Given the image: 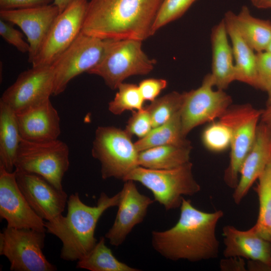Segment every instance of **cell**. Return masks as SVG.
Here are the masks:
<instances>
[{
  "mask_svg": "<svg viewBox=\"0 0 271 271\" xmlns=\"http://www.w3.org/2000/svg\"><path fill=\"white\" fill-rule=\"evenodd\" d=\"M180 208V217L174 226L166 230L152 231L154 249L173 261L197 262L217 258L219 242L216 228L223 212L202 211L184 197Z\"/></svg>",
  "mask_w": 271,
  "mask_h": 271,
  "instance_id": "obj_1",
  "label": "cell"
},
{
  "mask_svg": "<svg viewBox=\"0 0 271 271\" xmlns=\"http://www.w3.org/2000/svg\"><path fill=\"white\" fill-rule=\"evenodd\" d=\"M163 0H90L81 32L106 39L143 41L153 35V25Z\"/></svg>",
  "mask_w": 271,
  "mask_h": 271,
  "instance_id": "obj_2",
  "label": "cell"
},
{
  "mask_svg": "<svg viewBox=\"0 0 271 271\" xmlns=\"http://www.w3.org/2000/svg\"><path fill=\"white\" fill-rule=\"evenodd\" d=\"M120 199V191L112 197L102 192L96 205L90 206L81 200L78 193L69 197L66 216L61 214L45 222L46 231L62 243V259L79 260L90 252L97 242L94 233L99 218L108 208L118 206Z\"/></svg>",
  "mask_w": 271,
  "mask_h": 271,
  "instance_id": "obj_3",
  "label": "cell"
},
{
  "mask_svg": "<svg viewBox=\"0 0 271 271\" xmlns=\"http://www.w3.org/2000/svg\"><path fill=\"white\" fill-rule=\"evenodd\" d=\"M104 54L87 73L101 77L106 85L116 89L127 78L144 75L154 69L155 61L142 49V42L135 39H106Z\"/></svg>",
  "mask_w": 271,
  "mask_h": 271,
  "instance_id": "obj_4",
  "label": "cell"
},
{
  "mask_svg": "<svg viewBox=\"0 0 271 271\" xmlns=\"http://www.w3.org/2000/svg\"><path fill=\"white\" fill-rule=\"evenodd\" d=\"M189 161L176 168L155 170L138 166L131 171L124 181L138 182L150 190L154 200L166 210L180 207L183 195L193 196L201 190L192 172Z\"/></svg>",
  "mask_w": 271,
  "mask_h": 271,
  "instance_id": "obj_5",
  "label": "cell"
},
{
  "mask_svg": "<svg viewBox=\"0 0 271 271\" xmlns=\"http://www.w3.org/2000/svg\"><path fill=\"white\" fill-rule=\"evenodd\" d=\"M69 156L68 146L58 139L37 142L22 138L15 168L18 171L40 175L57 189L63 190V178L70 165Z\"/></svg>",
  "mask_w": 271,
  "mask_h": 271,
  "instance_id": "obj_6",
  "label": "cell"
},
{
  "mask_svg": "<svg viewBox=\"0 0 271 271\" xmlns=\"http://www.w3.org/2000/svg\"><path fill=\"white\" fill-rule=\"evenodd\" d=\"M125 130L114 126H99L95 131L92 155L101 164L103 179L115 178L124 180L139 166V152Z\"/></svg>",
  "mask_w": 271,
  "mask_h": 271,
  "instance_id": "obj_7",
  "label": "cell"
},
{
  "mask_svg": "<svg viewBox=\"0 0 271 271\" xmlns=\"http://www.w3.org/2000/svg\"><path fill=\"white\" fill-rule=\"evenodd\" d=\"M262 110L248 103L231 105L218 119L231 129L230 161L224 181L230 188L237 186L242 163L254 142Z\"/></svg>",
  "mask_w": 271,
  "mask_h": 271,
  "instance_id": "obj_8",
  "label": "cell"
},
{
  "mask_svg": "<svg viewBox=\"0 0 271 271\" xmlns=\"http://www.w3.org/2000/svg\"><path fill=\"white\" fill-rule=\"evenodd\" d=\"M45 232L7 227L0 233V254L13 271H55L43 252Z\"/></svg>",
  "mask_w": 271,
  "mask_h": 271,
  "instance_id": "obj_9",
  "label": "cell"
},
{
  "mask_svg": "<svg viewBox=\"0 0 271 271\" xmlns=\"http://www.w3.org/2000/svg\"><path fill=\"white\" fill-rule=\"evenodd\" d=\"M106 41L80 32L51 65L54 72L53 95L63 92L73 78L87 72L98 64L104 54Z\"/></svg>",
  "mask_w": 271,
  "mask_h": 271,
  "instance_id": "obj_10",
  "label": "cell"
},
{
  "mask_svg": "<svg viewBox=\"0 0 271 271\" xmlns=\"http://www.w3.org/2000/svg\"><path fill=\"white\" fill-rule=\"evenodd\" d=\"M210 73L205 75L200 87L185 92L181 110L183 134L195 127L219 119L232 105V98L223 90H214Z\"/></svg>",
  "mask_w": 271,
  "mask_h": 271,
  "instance_id": "obj_11",
  "label": "cell"
},
{
  "mask_svg": "<svg viewBox=\"0 0 271 271\" xmlns=\"http://www.w3.org/2000/svg\"><path fill=\"white\" fill-rule=\"evenodd\" d=\"M87 0H75L59 13L52 25L32 67L51 66L80 33Z\"/></svg>",
  "mask_w": 271,
  "mask_h": 271,
  "instance_id": "obj_12",
  "label": "cell"
},
{
  "mask_svg": "<svg viewBox=\"0 0 271 271\" xmlns=\"http://www.w3.org/2000/svg\"><path fill=\"white\" fill-rule=\"evenodd\" d=\"M53 88L52 66L32 67L19 74L4 92L0 101L18 114L50 99Z\"/></svg>",
  "mask_w": 271,
  "mask_h": 271,
  "instance_id": "obj_13",
  "label": "cell"
},
{
  "mask_svg": "<svg viewBox=\"0 0 271 271\" xmlns=\"http://www.w3.org/2000/svg\"><path fill=\"white\" fill-rule=\"evenodd\" d=\"M0 216L7 227L46 232L43 219L31 208L20 190L15 171L0 166Z\"/></svg>",
  "mask_w": 271,
  "mask_h": 271,
  "instance_id": "obj_14",
  "label": "cell"
},
{
  "mask_svg": "<svg viewBox=\"0 0 271 271\" xmlns=\"http://www.w3.org/2000/svg\"><path fill=\"white\" fill-rule=\"evenodd\" d=\"M18 185L33 210L42 219L51 221L62 214L67 194L42 176L15 170Z\"/></svg>",
  "mask_w": 271,
  "mask_h": 271,
  "instance_id": "obj_15",
  "label": "cell"
},
{
  "mask_svg": "<svg viewBox=\"0 0 271 271\" xmlns=\"http://www.w3.org/2000/svg\"><path fill=\"white\" fill-rule=\"evenodd\" d=\"M59 13L58 8L52 3L25 9L0 10V18L19 27L25 35L30 45L28 61L32 63Z\"/></svg>",
  "mask_w": 271,
  "mask_h": 271,
  "instance_id": "obj_16",
  "label": "cell"
},
{
  "mask_svg": "<svg viewBox=\"0 0 271 271\" xmlns=\"http://www.w3.org/2000/svg\"><path fill=\"white\" fill-rule=\"evenodd\" d=\"M120 192L115 219L105 235L110 244L115 246L121 245L133 227L143 221L149 207L155 201L141 194L132 180L125 181Z\"/></svg>",
  "mask_w": 271,
  "mask_h": 271,
  "instance_id": "obj_17",
  "label": "cell"
},
{
  "mask_svg": "<svg viewBox=\"0 0 271 271\" xmlns=\"http://www.w3.org/2000/svg\"><path fill=\"white\" fill-rule=\"evenodd\" d=\"M271 160V128L260 121L252 146L241 166L232 198L239 204Z\"/></svg>",
  "mask_w": 271,
  "mask_h": 271,
  "instance_id": "obj_18",
  "label": "cell"
},
{
  "mask_svg": "<svg viewBox=\"0 0 271 271\" xmlns=\"http://www.w3.org/2000/svg\"><path fill=\"white\" fill-rule=\"evenodd\" d=\"M16 114L23 139L37 142L58 139L60 118L50 99Z\"/></svg>",
  "mask_w": 271,
  "mask_h": 271,
  "instance_id": "obj_19",
  "label": "cell"
},
{
  "mask_svg": "<svg viewBox=\"0 0 271 271\" xmlns=\"http://www.w3.org/2000/svg\"><path fill=\"white\" fill-rule=\"evenodd\" d=\"M226 258H245L267 264L271 259V242L261 236L252 226L247 230H240L227 225L222 229Z\"/></svg>",
  "mask_w": 271,
  "mask_h": 271,
  "instance_id": "obj_20",
  "label": "cell"
},
{
  "mask_svg": "<svg viewBox=\"0 0 271 271\" xmlns=\"http://www.w3.org/2000/svg\"><path fill=\"white\" fill-rule=\"evenodd\" d=\"M223 19L212 28L211 34L212 65L210 73L214 86L224 90L235 81V70L231 46Z\"/></svg>",
  "mask_w": 271,
  "mask_h": 271,
  "instance_id": "obj_21",
  "label": "cell"
},
{
  "mask_svg": "<svg viewBox=\"0 0 271 271\" xmlns=\"http://www.w3.org/2000/svg\"><path fill=\"white\" fill-rule=\"evenodd\" d=\"M233 13L232 11H227L223 19L231 42L235 80L257 88L256 53L238 31L234 22Z\"/></svg>",
  "mask_w": 271,
  "mask_h": 271,
  "instance_id": "obj_22",
  "label": "cell"
},
{
  "mask_svg": "<svg viewBox=\"0 0 271 271\" xmlns=\"http://www.w3.org/2000/svg\"><path fill=\"white\" fill-rule=\"evenodd\" d=\"M22 140L16 113L0 101V166L13 172Z\"/></svg>",
  "mask_w": 271,
  "mask_h": 271,
  "instance_id": "obj_23",
  "label": "cell"
},
{
  "mask_svg": "<svg viewBox=\"0 0 271 271\" xmlns=\"http://www.w3.org/2000/svg\"><path fill=\"white\" fill-rule=\"evenodd\" d=\"M236 27L246 42L256 52L266 50L271 40V21L253 16L246 6L233 13Z\"/></svg>",
  "mask_w": 271,
  "mask_h": 271,
  "instance_id": "obj_24",
  "label": "cell"
},
{
  "mask_svg": "<svg viewBox=\"0 0 271 271\" xmlns=\"http://www.w3.org/2000/svg\"><path fill=\"white\" fill-rule=\"evenodd\" d=\"M190 146L165 145L153 147L139 153V166L155 170H169L189 162Z\"/></svg>",
  "mask_w": 271,
  "mask_h": 271,
  "instance_id": "obj_25",
  "label": "cell"
},
{
  "mask_svg": "<svg viewBox=\"0 0 271 271\" xmlns=\"http://www.w3.org/2000/svg\"><path fill=\"white\" fill-rule=\"evenodd\" d=\"M181 110L165 123L153 128L146 136L135 142L137 151L140 152L165 145H191L190 141L183 133Z\"/></svg>",
  "mask_w": 271,
  "mask_h": 271,
  "instance_id": "obj_26",
  "label": "cell"
},
{
  "mask_svg": "<svg viewBox=\"0 0 271 271\" xmlns=\"http://www.w3.org/2000/svg\"><path fill=\"white\" fill-rule=\"evenodd\" d=\"M77 267L91 271L140 270L118 260L105 245L104 237L100 238L87 255L78 260Z\"/></svg>",
  "mask_w": 271,
  "mask_h": 271,
  "instance_id": "obj_27",
  "label": "cell"
},
{
  "mask_svg": "<svg viewBox=\"0 0 271 271\" xmlns=\"http://www.w3.org/2000/svg\"><path fill=\"white\" fill-rule=\"evenodd\" d=\"M254 190L259 201V212L253 226L258 234L271 242V160L259 177Z\"/></svg>",
  "mask_w": 271,
  "mask_h": 271,
  "instance_id": "obj_28",
  "label": "cell"
},
{
  "mask_svg": "<svg viewBox=\"0 0 271 271\" xmlns=\"http://www.w3.org/2000/svg\"><path fill=\"white\" fill-rule=\"evenodd\" d=\"M184 98L185 92L173 91L151 102L146 108L150 113L153 128L165 123L180 111Z\"/></svg>",
  "mask_w": 271,
  "mask_h": 271,
  "instance_id": "obj_29",
  "label": "cell"
},
{
  "mask_svg": "<svg viewBox=\"0 0 271 271\" xmlns=\"http://www.w3.org/2000/svg\"><path fill=\"white\" fill-rule=\"evenodd\" d=\"M113 99L108 103V109L115 115L125 110H138L144 108V99L139 86L131 83H121L118 86Z\"/></svg>",
  "mask_w": 271,
  "mask_h": 271,
  "instance_id": "obj_30",
  "label": "cell"
},
{
  "mask_svg": "<svg viewBox=\"0 0 271 271\" xmlns=\"http://www.w3.org/2000/svg\"><path fill=\"white\" fill-rule=\"evenodd\" d=\"M201 139L207 150L213 152H221L230 147L232 133L227 125L218 120L212 121L205 128Z\"/></svg>",
  "mask_w": 271,
  "mask_h": 271,
  "instance_id": "obj_31",
  "label": "cell"
},
{
  "mask_svg": "<svg viewBox=\"0 0 271 271\" xmlns=\"http://www.w3.org/2000/svg\"><path fill=\"white\" fill-rule=\"evenodd\" d=\"M196 1L163 0L153 25V35L162 27L181 17Z\"/></svg>",
  "mask_w": 271,
  "mask_h": 271,
  "instance_id": "obj_32",
  "label": "cell"
},
{
  "mask_svg": "<svg viewBox=\"0 0 271 271\" xmlns=\"http://www.w3.org/2000/svg\"><path fill=\"white\" fill-rule=\"evenodd\" d=\"M153 128L150 113L145 108L133 111L124 129L129 135H136L140 139L146 136Z\"/></svg>",
  "mask_w": 271,
  "mask_h": 271,
  "instance_id": "obj_33",
  "label": "cell"
},
{
  "mask_svg": "<svg viewBox=\"0 0 271 271\" xmlns=\"http://www.w3.org/2000/svg\"><path fill=\"white\" fill-rule=\"evenodd\" d=\"M257 88L266 91L271 85V53H256Z\"/></svg>",
  "mask_w": 271,
  "mask_h": 271,
  "instance_id": "obj_34",
  "label": "cell"
},
{
  "mask_svg": "<svg viewBox=\"0 0 271 271\" xmlns=\"http://www.w3.org/2000/svg\"><path fill=\"white\" fill-rule=\"evenodd\" d=\"M13 24L2 19H0V35L9 44L13 45L22 53H29L30 45L26 41L23 34L16 29Z\"/></svg>",
  "mask_w": 271,
  "mask_h": 271,
  "instance_id": "obj_35",
  "label": "cell"
},
{
  "mask_svg": "<svg viewBox=\"0 0 271 271\" xmlns=\"http://www.w3.org/2000/svg\"><path fill=\"white\" fill-rule=\"evenodd\" d=\"M167 85V82L164 79L149 78L142 81L138 86L144 100L152 102Z\"/></svg>",
  "mask_w": 271,
  "mask_h": 271,
  "instance_id": "obj_36",
  "label": "cell"
},
{
  "mask_svg": "<svg viewBox=\"0 0 271 271\" xmlns=\"http://www.w3.org/2000/svg\"><path fill=\"white\" fill-rule=\"evenodd\" d=\"M53 0H0V10H10L42 6Z\"/></svg>",
  "mask_w": 271,
  "mask_h": 271,
  "instance_id": "obj_37",
  "label": "cell"
},
{
  "mask_svg": "<svg viewBox=\"0 0 271 271\" xmlns=\"http://www.w3.org/2000/svg\"><path fill=\"white\" fill-rule=\"evenodd\" d=\"M260 119L271 128V102H267L266 108L262 110Z\"/></svg>",
  "mask_w": 271,
  "mask_h": 271,
  "instance_id": "obj_38",
  "label": "cell"
},
{
  "mask_svg": "<svg viewBox=\"0 0 271 271\" xmlns=\"http://www.w3.org/2000/svg\"><path fill=\"white\" fill-rule=\"evenodd\" d=\"M248 267L251 270H256L258 269H271V259L266 265H262L257 261L250 260L248 261Z\"/></svg>",
  "mask_w": 271,
  "mask_h": 271,
  "instance_id": "obj_39",
  "label": "cell"
},
{
  "mask_svg": "<svg viewBox=\"0 0 271 271\" xmlns=\"http://www.w3.org/2000/svg\"><path fill=\"white\" fill-rule=\"evenodd\" d=\"M254 7L260 9L271 8V0H250Z\"/></svg>",
  "mask_w": 271,
  "mask_h": 271,
  "instance_id": "obj_40",
  "label": "cell"
},
{
  "mask_svg": "<svg viewBox=\"0 0 271 271\" xmlns=\"http://www.w3.org/2000/svg\"><path fill=\"white\" fill-rule=\"evenodd\" d=\"M75 0H53V4L59 9L60 13Z\"/></svg>",
  "mask_w": 271,
  "mask_h": 271,
  "instance_id": "obj_41",
  "label": "cell"
},
{
  "mask_svg": "<svg viewBox=\"0 0 271 271\" xmlns=\"http://www.w3.org/2000/svg\"><path fill=\"white\" fill-rule=\"evenodd\" d=\"M266 92H267L268 95L267 102H271V85Z\"/></svg>",
  "mask_w": 271,
  "mask_h": 271,
  "instance_id": "obj_42",
  "label": "cell"
},
{
  "mask_svg": "<svg viewBox=\"0 0 271 271\" xmlns=\"http://www.w3.org/2000/svg\"><path fill=\"white\" fill-rule=\"evenodd\" d=\"M265 51H268L271 53V40Z\"/></svg>",
  "mask_w": 271,
  "mask_h": 271,
  "instance_id": "obj_43",
  "label": "cell"
}]
</instances>
